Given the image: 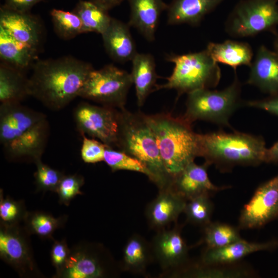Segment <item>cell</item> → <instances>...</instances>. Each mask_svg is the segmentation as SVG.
Returning a JSON list of instances; mask_svg holds the SVG:
<instances>
[{
	"instance_id": "41",
	"label": "cell",
	"mask_w": 278,
	"mask_h": 278,
	"mask_svg": "<svg viewBox=\"0 0 278 278\" xmlns=\"http://www.w3.org/2000/svg\"><path fill=\"white\" fill-rule=\"evenodd\" d=\"M246 105L278 116V95L269 96L261 100L249 101L246 102Z\"/></svg>"
},
{
	"instance_id": "3",
	"label": "cell",
	"mask_w": 278,
	"mask_h": 278,
	"mask_svg": "<svg viewBox=\"0 0 278 278\" xmlns=\"http://www.w3.org/2000/svg\"><path fill=\"white\" fill-rule=\"evenodd\" d=\"M199 157L221 171L236 166H256L265 162L267 150L262 136L222 131L198 134Z\"/></svg>"
},
{
	"instance_id": "22",
	"label": "cell",
	"mask_w": 278,
	"mask_h": 278,
	"mask_svg": "<svg viewBox=\"0 0 278 278\" xmlns=\"http://www.w3.org/2000/svg\"><path fill=\"white\" fill-rule=\"evenodd\" d=\"M278 247V241L264 242H249L243 239L220 248H205L200 262L204 264H231L239 261L248 255Z\"/></svg>"
},
{
	"instance_id": "20",
	"label": "cell",
	"mask_w": 278,
	"mask_h": 278,
	"mask_svg": "<svg viewBox=\"0 0 278 278\" xmlns=\"http://www.w3.org/2000/svg\"><path fill=\"white\" fill-rule=\"evenodd\" d=\"M129 27L128 24L112 18L109 26L101 34L107 53L115 62L131 61L138 53Z\"/></svg>"
},
{
	"instance_id": "32",
	"label": "cell",
	"mask_w": 278,
	"mask_h": 278,
	"mask_svg": "<svg viewBox=\"0 0 278 278\" xmlns=\"http://www.w3.org/2000/svg\"><path fill=\"white\" fill-rule=\"evenodd\" d=\"M203 228L206 248H220L241 239L238 229L227 223L211 221Z\"/></svg>"
},
{
	"instance_id": "2",
	"label": "cell",
	"mask_w": 278,
	"mask_h": 278,
	"mask_svg": "<svg viewBox=\"0 0 278 278\" xmlns=\"http://www.w3.org/2000/svg\"><path fill=\"white\" fill-rule=\"evenodd\" d=\"M145 117L155 136L166 170L173 179L199 157L198 134L182 116L163 113Z\"/></svg>"
},
{
	"instance_id": "5",
	"label": "cell",
	"mask_w": 278,
	"mask_h": 278,
	"mask_svg": "<svg viewBox=\"0 0 278 278\" xmlns=\"http://www.w3.org/2000/svg\"><path fill=\"white\" fill-rule=\"evenodd\" d=\"M166 59L174 64L172 73L166 83L157 85L156 90L174 89L181 95L215 88L220 81V67L206 49L182 55L172 54Z\"/></svg>"
},
{
	"instance_id": "27",
	"label": "cell",
	"mask_w": 278,
	"mask_h": 278,
	"mask_svg": "<svg viewBox=\"0 0 278 278\" xmlns=\"http://www.w3.org/2000/svg\"><path fill=\"white\" fill-rule=\"evenodd\" d=\"M206 49L216 63L231 66L235 71L238 66L250 67L252 63L253 50L247 42L233 40L209 42Z\"/></svg>"
},
{
	"instance_id": "9",
	"label": "cell",
	"mask_w": 278,
	"mask_h": 278,
	"mask_svg": "<svg viewBox=\"0 0 278 278\" xmlns=\"http://www.w3.org/2000/svg\"><path fill=\"white\" fill-rule=\"evenodd\" d=\"M73 117L81 135L97 138L109 147H117L119 109L81 102L74 110Z\"/></svg>"
},
{
	"instance_id": "18",
	"label": "cell",
	"mask_w": 278,
	"mask_h": 278,
	"mask_svg": "<svg viewBox=\"0 0 278 278\" xmlns=\"http://www.w3.org/2000/svg\"><path fill=\"white\" fill-rule=\"evenodd\" d=\"M247 83L269 96L278 95V53L264 45L259 47L250 66Z\"/></svg>"
},
{
	"instance_id": "34",
	"label": "cell",
	"mask_w": 278,
	"mask_h": 278,
	"mask_svg": "<svg viewBox=\"0 0 278 278\" xmlns=\"http://www.w3.org/2000/svg\"><path fill=\"white\" fill-rule=\"evenodd\" d=\"M210 194L202 193L187 201L183 213L188 222L204 227L211 222L213 204Z\"/></svg>"
},
{
	"instance_id": "30",
	"label": "cell",
	"mask_w": 278,
	"mask_h": 278,
	"mask_svg": "<svg viewBox=\"0 0 278 278\" xmlns=\"http://www.w3.org/2000/svg\"><path fill=\"white\" fill-rule=\"evenodd\" d=\"M73 11L80 19L84 33L93 32L101 34L112 19L108 11L90 0H80Z\"/></svg>"
},
{
	"instance_id": "14",
	"label": "cell",
	"mask_w": 278,
	"mask_h": 278,
	"mask_svg": "<svg viewBox=\"0 0 278 278\" xmlns=\"http://www.w3.org/2000/svg\"><path fill=\"white\" fill-rule=\"evenodd\" d=\"M0 27L14 39L40 50L43 37V26L36 15L0 7Z\"/></svg>"
},
{
	"instance_id": "21",
	"label": "cell",
	"mask_w": 278,
	"mask_h": 278,
	"mask_svg": "<svg viewBox=\"0 0 278 278\" xmlns=\"http://www.w3.org/2000/svg\"><path fill=\"white\" fill-rule=\"evenodd\" d=\"M127 1L130 10L128 24L147 41H154L161 15L168 5L163 0Z\"/></svg>"
},
{
	"instance_id": "31",
	"label": "cell",
	"mask_w": 278,
	"mask_h": 278,
	"mask_svg": "<svg viewBox=\"0 0 278 278\" xmlns=\"http://www.w3.org/2000/svg\"><path fill=\"white\" fill-rule=\"evenodd\" d=\"M67 217L55 218L44 212H27L24 219V228L29 234H34L42 238H51L54 232L63 227Z\"/></svg>"
},
{
	"instance_id": "33",
	"label": "cell",
	"mask_w": 278,
	"mask_h": 278,
	"mask_svg": "<svg viewBox=\"0 0 278 278\" xmlns=\"http://www.w3.org/2000/svg\"><path fill=\"white\" fill-rule=\"evenodd\" d=\"M50 14L54 31L60 38L68 40L84 33L81 21L74 11L54 8Z\"/></svg>"
},
{
	"instance_id": "36",
	"label": "cell",
	"mask_w": 278,
	"mask_h": 278,
	"mask_svg": "<svg viewBox=\"0 0 278 278\" xmlns=\"http://www.w3.org/2000/svg\"><path fill=\"white\" fill-rule=\"evenodd\" d=\"M23 201L10 197L4 198L3 190L0 193L1 224L6 225H18L23 221L27 213Z\"/></svg>"
},
{
	"instance_id": "25",
	"label": "cell",
	"mask_w": 278,
	"mask_h": 278,
	"mask_svg": "<svg viewBox=\"0 0 278 278\" xmlns=\"http://www.w3.org/2000/svg\"><path fill=\"white\" fill-rule=\"evenodd\" d=\"M40 50L21 42L0 27V58L2 63L24 72L32 68L39 59Z\"/></svg>"
},
{
	"instance_id": "7",
	"label": "cell",
	"mask_w": 278,
	"mask_h": 278,
	"mask_svg": "<svg viewBox=\"0 0 278 278\" xmlns=\"http://www.w3.org/2000/svg\"><path fill=\"white\" fill-rule=\"evenodd\" d=\"M133 84L130 73L113 64L92 70L79 96L102 106L124 109L127 94Z\"/></svg>"
},
{
	"instance_id": "15",
	"label": "cell",
	"mask_w": 278,
	"mask_h": 278,
	"mask_svg": "<svg viewBox=\"0 0 278 278\" xmlns=\"http://www.w3.org/2000/svg\"><path fill=\"white\" fill-rule=\"evenodd\" d=\"M46 118L21 103H5L0 106V142L4 146L21 135Z\"/></svg>"
},
{
	"instance_id": "43",
	"label": "cell",
	"mask_w": 278,
	"mask_h": 278,
	"mask_svg": "<svg viewBox=\"0 0 278 278\" xmlns=\"http://www.w3.org/2000/svg\"><path fill=\"white\" fill-rule=\"evenodd\" d=\"M265 162L278 163V142L270 148L267 149Z\"/></svg>"
},
{
	"instance_id": "6",
	"label": "cell",
	"mask_w": 278,
	"mask_h": 278,
	"mask_svg": "<svg viewBox=\"0 0 278 278\" xmlns=\"http://www.w3.org/2000/svg\"><path fill=\"white\" fill-rule=\"evenodd\" d=\"M240 91L241 85L236 75L232 84L222 90L203 89L190 92L182 116L191 124L203 120L229 126V119L239 103Z\"/></svg>"
},
{
	"instance_id": "4",
	"label": "cell",
	"mask_w": 278,
	"mask_h": 278,
	"mask_svg": "<svg viewBox=\"0 0 278 278\" xmlns=\"http://www.w3.org/2000/svg\"><path fill=\"white\" fill-rule=\"evenodd\" d=\"M143 162L152 173L159 189L171 185L172 178L163 163L154 133L145 114L119 109L117 147Z\"/></svg>"
},
{
	"instance_id": "10",
	"label": "cell",
	"mask_w": 278,
	"mask_h": 278,
	"mask_svg": "<svg viewBox=\"0 0 278 278\" xmlns=\"http://www.w3.org/2000/svg\"><path fill=\"white\" fill-rule=\"evenodd\" d=\"M113 269V259L103 247L82 244L71 249L66 264L58 277H105L112 274Z\"/></svg>"
},
{
	"instance_id": "44",
	"label": "cell",
	"mask_w": 278,
	"mask_h": 278,
	"mask_svg": "<svg viewBox=\"0 0 278 278\" xmlns=\"http://www.w3.org/2000/svg\"><path fill=\"white\" fill-rule=\"evenodd\" d=\"M103 9L109 11L125 0H90Z\"/></svg>"
},
{
	"instance_id": "40",
	"label": "cell",
	"mask_w": 278,
	"mask_h": 278,
	"mask_svg": "<svg viewBox=\"0 0 278 278\" xmlns=\"http://www.w3.org/2000/svg\"><path fill=\"white\" fill-rule=\"evenodd\" d=\"M71 249L65 240H55L50 251L51 261L56 269V277H58L64 268L70 254Z\"/></svg>"
},
{
	"instance_id": "26",
	"label": "cell",
	"mask_w": 278,
	"mask_h": 278,
	"mask_svg": "<svg viewBox=\"0 0 278 278\" xmlns=\"http://www.w3.org/2000/svg\"><path fill=\"white\" fill-rule=\"evenodd\" d=\"M131 74L135 88L137 103L142 106L147 97L154 89L158 76L153 56L148 53H138L132 59Z\"/></svg>"
},
{
	"instance_id": "28",
	"label": "cell",
	"mask_w": 278,
	"mask_h": 278,
	"mask_svg": "<svg viewBox=\"0 0 278 278\" xmlns=\"http://www.w3.org/2000/svg\"><path fill=\"white\" fill-rule=\"evenodd\" d=\"M153 259L151 243L140 235L134 234L124 247L121 268L124 271L144 274Z\"/></svg>"
},
{
	"instance_id": "12",
	"label": "cell",
	"mask_w": 278,
	"mask_h": 278,
	"mask_svg": "<svg viewBox=\"0 0 278 278\" xmlns=\"http://www.w3.org/2000/svg\"><path fill=\"white\" fill-rule=\"evenodd\" d=\"M278 217V175L260 185L243 207L238 228H261Z\"/></svg>"
},
{
	"instance_id": "11",
	"label": "cell",
	"mask_w": 278,
	"mask_h": 278,
	"mask_svg": "<svg viewBox=\"0 0 278 278\" xmlns=\"http://www.w3.org/2000/svg\"><path fill=\"white\" fill-rule=\"evenodd\" d=\"M29 233L24 227L1 224L0 257L20 275L39 273L33 258Z\"/></svg>"
},
{
	"instance_id": "23",
	"label": "cell",
	"mask_w": 278,
	"mask_h": 278,
	"mask_svg": "<svg viewBox=\"0 0 278 278\" xmlns=\"http://www.w3.org/2000/svg\"><path fill=\"white\" fill-rule=\"evenodd\" d=\"M224 1L172 0L166 9L167 23L196 26Z\"/></svg>"
},
{
	"instance_id": "42",
	"label": "cell",
	"mask_w": 278,
	"mask_h": 278,
	"mask_svg": "<svg viewBox=\"0 0 278 278\" xmlns=\"http://www.w3.org/2000/svg\"><path fill=\"white\" fill-rule=\"evenodd\" d=\"M44 0H4L3 6L20 12H29L37 4Z\"/></svg>"
},
{
	"instance_id": "37",
	"label": "cell",
	"mask_w": 278,
	"mask_h": 278,
	"mask_svg": "<svg viewBox=\"0 0 278 278\" xmlns=\"http://www.w3.org/2000/svg\"><path fill=\"white\" fill-rule=\"evenodd\" d=\"M34 163L37 169L34 177L38 189L57 192L58 186L65 175L44 164L41 159L36 161Z\"/></svg>"
},
{
	"instance_id": "38",
	"label": "cell",
	"mask_w": 278,
	"mask_h": 278,
	"mask_svg": "<svg viewBox=\"0 0 278 278\" xmlns=\"http://www.w3.org/2000/svg\"><path fill=\"white\" fill-rule=\"evenodd\" d=\"M84 184V179L81 175H64L56 192L59 196V203L68 205L75 196L83 194L80 189Z\"/></svg>"
},
{
	"instance_id": "24",
	"label": "cell",
	"mask_w": 278,
	"mask_h": 278,
	"mask_svg": "<svg viewBox=\"0 0 278 278\" xmlns=\"http://www.w3.org/2000/svg\"><path fill=\"white\" fill-rule=\"evenodd\" d=\"M254 271L239 262L231 264H204L188 263L170 276L196 278H245L255 276Z\"/></svg>"
},
{
	"instance_id": "35",
	"label": "cell",
	"mask_w": 278,
	"mask_h": 278,
	"mask_svg": "<svg viewBox=\"0 0 278 278\" xmlns=\"http://www.w3.org/2000/svg\"><path fill=\"white\" fill-rule=\"evenodd\" d=\"M103 161L112 171L125 170L140 172L145 175L153 182V176L146 165L139 160L125 152L107 147Z\"/></svg>"
},
{
	"instance_id": "17",
	"label": "cell",
	"mask_w": 278,
	"mask_h": 278,
	"mask_svg": "<svg viewBox=\"0 0 278 278\" xmlns=\"http://www.w3.org/2000/svg\"><path fill=\"white\" fill-rule=\"evenodd\" d=\"M187 200L171 185L159 189L157 196L147 206L146 216L151 228L158 231L176 221L183 213Z\"/></svg>"
},
{
	"instance_id": "45",
	"label": "cell",
	"mask_w": 278,
	"mask_h": 278,
	"mask_svg": "<svg viewBox=\"0 0 278 278\" xmlns=\"http://www.w3.org/2000/svg\"><path fill=\"white\" fill-rule=\"evenodd\" d=\"M274 50L278 53V37L274 42Z\"/></svg>"
},
{
	"instance_id": "39",
	"label": "cell",
	"mask_w": 278,
	"mask_h": 278,
	"mask_svg": "<svg viewBox=\"0 0 278 278\" xmlns=\"http://www.w3.org/2000/svg\"><path fill=\"white\" fill-rule=\"evenodd\" d=\"M82 136L80 153L82 160L86 163H96L103 161L106 145L94 138H89L85 135Z\"/></svg>"
},
{
	"instance_id": "8",
	"label": "cell",
	"mask_w": 278,
	"mask_h": 278,
	"mask_svg": "<svg viewBox=\"0 0 278 278\" xmlns=\"http://www.w3.org/2000/svg\"><path fill=\"white\" fill-rule=\"evenodd\" d=\"M278 26L276 0H241L225 22V31L236 38L256 36Z\"/></svg>"
},
{
	"instance_id": "19",
	"label": "cell",
	"mask_w": 278,
	"mask_h": 278,
	"mask_svg": "<svg viewBox=\"0 0 278 278\" xmlns=\"http://www.w3.org/2000/svg\"><path fill=\"white\" fill-rule=\"evenodd\" d=\"M210 165L196 164L194 161L188 164L172 179V188L187 201L204 193L218 192L230 187L218 186L210 180L207 169Z\"/></svg>"
},
{
	"instance_id": "13",
	"label": "cell",
	"mask_w": 278,
	"mask_h": 278,
	"mask_svg": "<svg viewBox=\"0 0 278 278\" xmlns=\"http://www.w3.org/2000/svg\"><path fill=\"white\" fill-rule=\"evenodd\" d=\"M154 259L163 270V275L170 276L188 263V247L177 227L158 231L151 243Z\"/></svg>"
},
{
	"instance_id": "1",
	"label": "cell",
	"mask_w": 278,
	"mask_h": 278,
	"mask_svg": "<svg viewBox=\"0 0 278 278\" xmlns=\"http://www.w3.org/2000/svg\"><path fill=\"white\" fill-rule=\"evenodd\" d=\"M94 68L89 62L71 56L38 59L28 78L29 96L51 110H60L79 96Z\"/></svg>"
},
{
	"instance_id": "29",
	"label": "cell",
	"mask_w": 278,
	"mask_h": 278,
	"mask_svg": "<svg viewBox=\"0 0 278 278\" xmlns=\"http://www.w3.org/2000/svg\"><path fill=\"white\" fill-rule=\"evenodd\" d=\"M28 96V78L25 72L1 62V103H21Z\"/></svg>"
},
{
	"instance_id": "16",
	"label": "cell",
	"mask_w": 278,
	"mask_h": 278,
	"mask_svg": "<svg viewBox=\"0 0 278 278\" xmlns=\"http://www.w3.org/2000/svg\"><path fill=\"white\" fill-rule=\"evenodd\" d=\"M49 125L47 118L39 122L20 136L3 146L6 158L13 161L41 159L47 143Z\"/></svg>"
}]
</instances>
